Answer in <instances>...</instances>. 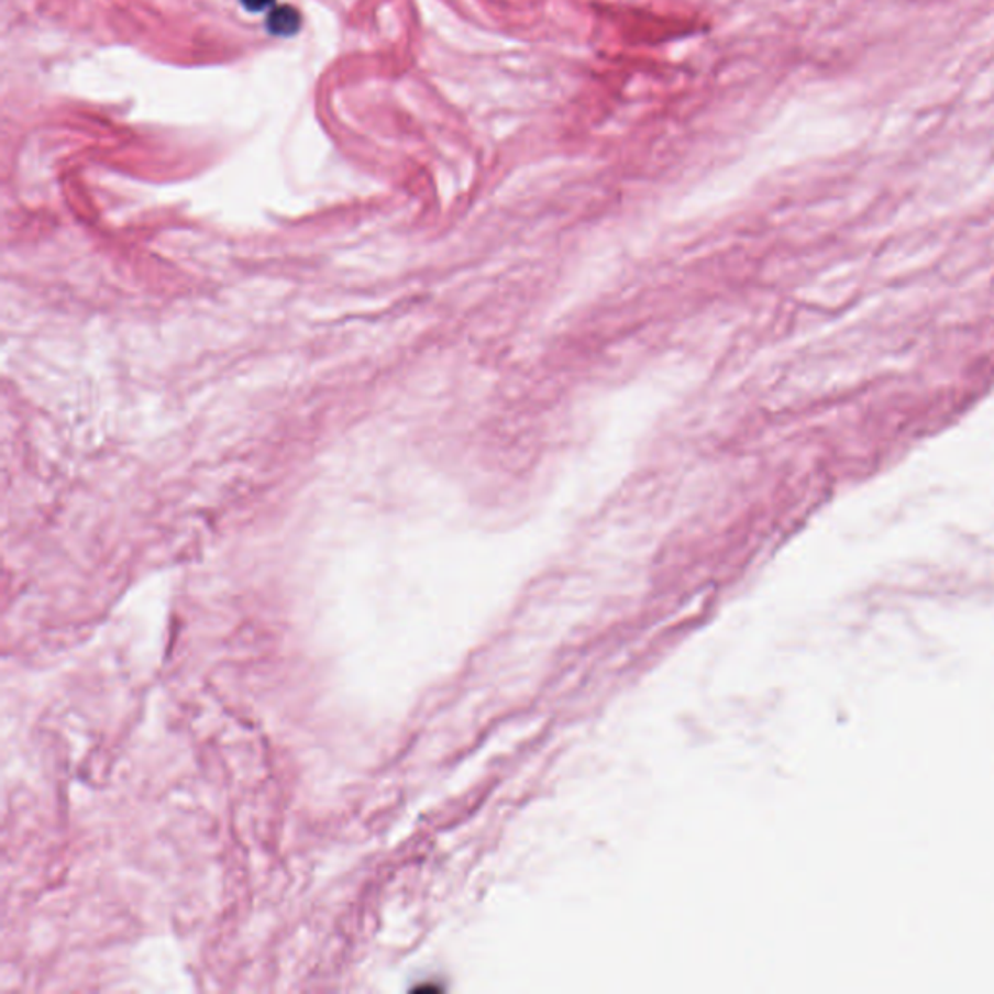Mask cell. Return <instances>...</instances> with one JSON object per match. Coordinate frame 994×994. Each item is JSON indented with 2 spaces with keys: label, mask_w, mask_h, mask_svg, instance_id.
Segmentation results:
<instances>
[{
  "label": "cell",
  "mask_w": 994,
  "mask_h": 994,
  "mask_svg": "<svg viewBox=\"0 0 994 994\" xmlns=\"http://www.w3.org/2000/svg\"><path fill=\"white\" fill-rule=\"evenodd\" d=\"M273 2L274 0H241V4H243L248 12H263V10L268 9Z\"/></svg>",
  "instance_id": "2"
},
{
  "label": "cell",
  "mask_w": 994,
  "mask_h": 994,
  "mask_svg": "<svg viewBox=\"0 0 994 994\" xmlns=\"http://www.w3.org/2000/svg\"><path fill=\"white\" fill-rule=\"evenodd\" d=\"M299 25H301V16H299L298 10L294 9V7H288V4L273 10L270 16L266 20L268 34L280 35V37H290V35L298 34Z\"/></svg>",
  "instance_id": "1"
}]
</instances>
